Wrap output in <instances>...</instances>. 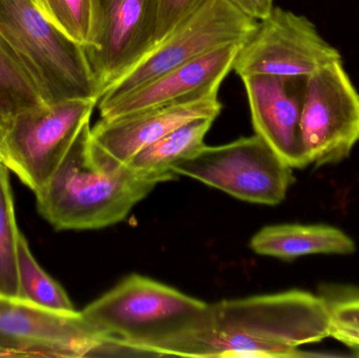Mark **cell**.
<instances>
[{"mask_svg": "<svg viewBox=\"0 0 359 358\" xmlns=\"http://www.w3.org/2000/svg\"><path fill=\"white\" fill-rule=\"evenodd\" d=\"M80 315L114 355L205 357L213 331L212 305L139 275Z\"/></svg>", "mask_w": 359, "mask_h": 358, "instance_id": "cell-1", "label": "cell"}, {"mask_svg": "<svg viewBox=\"0 0 359 358\" xmlns=\"http://www.w3.org/2000/svg\"><path fill=\"white\" fill-rule=\"evenodd\" d=\"M84 124L50 180L36 193L39 214L57 230L118 224L165 178L141 174L98 146Z\"/></svg>", "mask_w": 359, "mask_h": 358, "instance_id": "cell-2", "label": "cell"}, {"mask_svg": "<svg viewBox=\"0 0 359 358\" xmlns=\"http://www.w3.org/2000/svg\"><path fill=\"white\" fill-rule=\"evenodd\" d=\"M213 331L205 357H316L299 346L329 336V315L320 296L302 290L212 304Z\"/></svg>", "mask_w": 359, "mask_h": 358, "instance_id": "cell-3", "label": "cell"}, {"mask_svg": "<svg viewBox=\"0 0 359 358\" xmlns=\"http://www.w3.org/2000/svg\"><path fill=\"white\" fill-rule=\"evenodd\" d=\"M0 35L35 82L44 103L99 101L83 46L46 18L33 0H0Z\"/></svg>", "mask_w": 359, "mask_h": 358, "instance_id": "cell-4", "label": "cell"}, {"mask_svg": "<svg viewBox=\"0 0 359 358\" xmlns=\"http://www.w3.org/2000/svg\"><path fill=\"white\" fill-rule=\"evenodd\" d=\"M288 165L259 135L221 146L206 144L172 167L236 199L274 206L284 201L294 178Z\"/></svg>", "mask_w": 359, "mask_h": 358, "instance_id": "cell-5", "label": "cell"}, {"mask_svg": "<svg viewBox=\"0 0 359 358\" xmlns=\"http://www.w3.org/2000/svg\"><path fill=\"white\" fill-rule=\"evenodd\" d=\"M98 105L94 99L43 104L19 113L0 142V163L34 193L50 180Z\"/></svg>", "mask_w": 359, "mask_h": 358, "instance_id": "cell-6", "label": "cell"}, {"mask_svg": "<svg viewBox=\"0 0 359 358\" xmlns=\"http://www.w3.org/2000/svg\"><path fill=\"white\" fill-rule=\"evenodd\" d=\"M257 25L259 21L243 14L227 0H206L117 80L101 99L121 96L224 46L244 43Z\"/></svg>", "mask_w": 359, "mask_h": 358, "instance_id": "cell-7", "label": "cell"}, {"mask_svg": "<svg viewBox=\"0 0 359 358\" xmlns=\"http://www.w3.org/2000/svg\"><path fill=\"white\" fill-rule=\"evenodd\" d=\"M160 0H92L84 44L99 100L156 44Z\"/></svg>", "mask_w": 359, "mask_h": 358, "instance_id": "cell-8", "label": "cell"}, {"mask_svg": "<svg viewBox=\"0 0 359 358\" xmlns=\"http://www.w3.org/2000/svg\"><path fill=\"white\" fill-rule=\"evenodd\" d=\"M337 60H341L339 50L307 17L273 8L242 44L232 69L241 79L255 75L309 77Z\"/></svg>", "mask_w": 359, "mask_h": 358, "instance_id": "cell-9", "label": "cell"}, {"mask_svg": "<svg viewBox=\"0 0 359 358\" xmlns=\"http://www.w3.org/2000/svg\"><path fill=\"white\" fill-rule=\"evenodd\" d=\"M309 164H337L359 142V92L343 65L334 61L307 78L301 120Z\"/></svg>", "mask_w": 359, "mask_h": 358, "instance_id": "cell-10", "label": "cell"}, {"mask_svg": "<svg viewBox=\"0 0 359 358\" xmlns=\"http://www.w3.org/2000/svg\"><path fill=\"white\" fill-rule=\"evenodd\" d=\"M0 338L34 357H111V348L82 319L0 298Z\"/></svg>", "mask_w": 359, "mask_h": 358, "instance_id": "cell-11", "label": "cell"}, {"mask_svg": "<svg viewBox=\"0 0 359 358\" xmlns=\"http://www.w3.org/2000/svg\"><path fill=\"white\" fill-rule=\"evenodd\" d=\"M308 77L255 75L242 78L255 134L292 168L310 165L301 120Z\"/></svg>", "mask_w": 359, "mask_h": 358, "instance_id": "cell-12", "label": "cell"}, {"mask_svg": "<svg viewBox=\"0 0 359 358\" xmlns=\"http://www.w3.org/2000/svg\"><path fill=\"white\" fill-rule=\"evenodd\" d=\"M242 44H230L198 57L121 96L101 99V119H115L142 109L217 94Z\"/></svg>", "mask_w": 359, "mask_h": 358, "instance_id": "cell-13", "label": "cell"}, {"mask_svg": "<svg viewBox=\"0 0 359 358\" xmlns=\"http://www.w3.org/2000/svg\"><path fill=\"white\" fill-rule=\"evenodd\" d=\"M222 111L217 94L142 109L111 120L101 119L90 135L94 142L120 163L172 130L202 118L215 119Z\"/></svg>", "mask_w": 359, "mask_h": 358, "instance_id": "cell-14", "label": "cell"}, {"mask_svg": "<svg viewBox=\"0 0 359 358\" xmlns=\"http://www.w3.org/2000/svg\"><path fill=\"white\" fill-rule=\"evenodd\" d=\"M255 254L284 261L309 254H351L353 240L337 227L327 225L282 224L266 226L250 241Z\"/></svg>", "mask_w": 359, "mask_h": 358, "instance_id": "cell-15", "label": "cell"}, {"mask_svg": "<svg viewBox=\"0 0 359 358\" xmlns=\"http://www.w3.org/2000/svg\"><path fill=\"white\" fill-rule=\"evenodd\" d=\"M213 121L202 118L188 122L145 147L126 164L141 174L176 180L178 174L172 172V166L204 146L205 137Z\"/></svg>", "mask_w": 359, "mask_h": 358, "instance_id": "cell-16", "label": "cell"}, {"mask_svg": "<svg viewBox=\"0 0 359 358\" xmlns=\"http://www.w3.org/2000/svg\"><path fill=\"white\" fill-rule=\"evenodd\" d=\"M46 104L31 76L0 35V128L23 111Z\"/></svg>", "mask_w": 359, "mask_h": 358, "instance_id": "cell-17", "label": "cell"}, {"mask_svg": "<svg viewBox=\"0 0 359 358\" xmlns=\"http://www.w3.org/2000/svg\"><path fill=\"white\" fill-rule=\"evenodd\" d=\"M17 263L19 302L65 315L78 312L65 289L38 264L22 233L19 235Z\"/></svg>", "mask_w": 359, "mask_h": 358, "instance_id": "cell-18", "label": "cell"}, {"mask_svg": "<svg viewBox=\"0 0 359 358\" xmlns=\"http://www.w3.org/2000/svg\"><path fill=\"white\" fill-rule=\"evenodd\" d=\"M18 227L8 170L0 163V298L19 301Z\"/></svg>", "mask_w": 359, "mask_h": 358, "instance_id": "cell-19", "label": "cell"}, {"mask_svg": "<svg viewBox=\"0 0 359 358\" xmlns=\"http://www.w3.org/2000/svg\"><path fill=\"white\" fill-rule=\"evenodd\" d=\"M320 296L329 315V336L359 355V288L326 285Z\"/></svg>", "mask_w": 359, "mask_h": 358, "instance_id": "cell-20", "label": "cell"}, {"mask_svg": "<svg viewBox=\"0 0 359 358\" xmlns=\"http://www.w3.org/2000/svg\"><path fill=\"white\" fill-rule=\"evenodd\" d=\"M61 31L72 39L84 46L88 41L90 29L92 0H33Z\"/></svg>", "mask_w": 359, "mask_h": 358, "instance_id": "cell-21", "label": "cell"}, {"mask_svg": "<svg viewBox=\"0 0 359 358\" xmlns=\"http://www.w3.org/2000/svg\"><path fill=\"white\" fill-rule=\"evenodd\" d=\"M205 1L206 0H160L156 44L196 12Z\"/></svg>", "mask_w": 359, "mask_h": 358, "instance_id": "cell-22", "label": "cell"}, {"mask_svg": "<svg viewBox=\"0 0 359 358\" xmlns=\"http://www.w3.org/2000/svg\"><path fill=\"white\" fill-rule=\"evenodd\" d=\"M230 4L250 18L261 21L273 10V0H227Z\"/></svg>", "mask_w": 359, "mask_h": 358, "instance_id": "cell-23", "label": "cell"}, {"mask_svg": "<svg viewBox=\"0 0 359 358\" xmlns=\"http://www.w3.org/2000/svg\"><path fill=\"white\" fill-rule=\"evenodd\" d=\"M34 357L29 351L13 346L0 345V357Z\"/></svg>", "mask_w": 359, "mask_h": 358, "instance_id": "cell-24", "label": "cell"}, {"mask_svg": "<svg viewBox=\"0 0 359 358\" xmlns=\"http://www.w3.org/2000/svg\"><path fill=\"white\" fill-rule=\"evenodd\" d=\"M2 137H4V132H2L1 128H0V142H1Z\"/></svg>", "mask_w": 359, "mask_h": 358, "instance_id": "cell-25", "label": "cell"}]
</instances>
